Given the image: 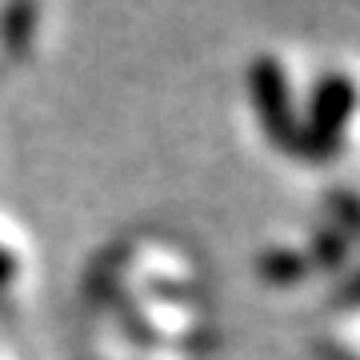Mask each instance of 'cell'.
Returning <instances> with one entry per match:
<instances>
[{"mask_svg":"<svg viewBox=\"0 0 360 360\" xmlns=\"http://www.w3.org/2000/svg\"><path fill=\"white\" fill-rule=\"evenodd\" d=\"M356 112V84L345 72H324L309 96V120L300 124V153L321 160L345 141L348 120Z\"/></svg>","mask_w":360,"mask_h":360,"instance_id":"1","label":"cell"},{"mask_svg":"<svg viewBox=\"0 0 360 360\" xmlns=\"http://www.w3.org/2000/svg\"><path fill=\"white\" fill-rule=\"evenodd\" d=\"M248 89H252V104L269 141H276L288 153H300V116L292 108V92H288V77L276 56H257L248 65Z\"/></svg>","mask_w":360,"mask_h":360,"instance_id":"2","label":"cell"},{"mask_svg":"<svg viewBox=\"0 0 360 360\" xmlns=\"http://www.w3.org/2000/svg\"><path fill=\"white\" fill-rule=\"evenodd\" d=\"M257 269L264 281H276V284H296L309 276V257L304 252H296V248H269V252H260Z\"/></svg>","mask_w":360,"mask_h":360,"instance_id":"3","label":"cell"},{"mask_svg":"<svg viewBox=\"0 0 360 360\" xmlns=\"http://www.w3.org/2000/svg\"><path fill=\"white\" fill-rule=\"evenodd\" d=\"M309 257V264H321V269H340L348 257V236L340 229H333V224H324V229L312 232V248L304 252Z\"/></svg>","mask_w":360,"mask_h":360,"instance_id":"4","label":"cell"},{"mask_svg":"<svg viewBox=\"0 0 360 360\" xmlns=\"http://www.w3.org/2000/svg\"><path fill=\"white\" fill-rule=\"evenodd\" d=\"M324 205H328V217H333L328 224H333V229H340L348 240L360 236V196L356 193H348V188H333Z\"/></svg>","mask_w":360,"mask_h":360,"instance_id":"5","label":"cell"},{"mask_svg":"<svg viewBox=\"0 0 360 360\" xmlns=\"http://www.w3.org/2000/svg\"><path fill=\"white\" fill-rule=\"evenodd\" d=\"M32 20H37V8L32 4H8L0 13V37L8 49H25L28 32H32Z\"/></svg>","mask_w":360,"mask_h":360,"instance_id":"6","label":"cell"},{"mask_svg":"<svg viewBox=\"0 0 360 360\" xmlns=\"http://www.w3.org/2000/svg\"><path fill=\"white\" fill-rule=\"evenodd\" d=\"M13 276H16V257L8 252V248H0V288L13 281Z\"/></svg>","mask_w":360,"mask_h":360,"instance_id":"7","label":"cell"},{"mask_svg":"<svg viewBox=\"0 0 360 360\" xmlns=\"http://www.w3.org/2000/svg\"><path fill=\"white\" fill-rule=\"evenodd\" d=\"M324 360H360V352H352L348 345H324Z\"/></svg>","mask_w":360,"mask_h":360,"instance_id":"8","label":"cell"},{"mask_svg":"<svg viewBox=\"0 0 360 360\" xmlns=\"http://www.w3.org/2000/svg\"><path fill=\"white\" fill-rule=\"evenodd\" d=\"M336 300H340V304H360V272L345 284V292L336 296Z\"/></svg>","mask_w":360,"mask_h":360,"instance_id":"9","label":"cell"}]
</instances>
